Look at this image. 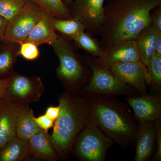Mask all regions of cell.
I'll use <instances>...</instances> for the list:
<instances>
[{
  "mask_svg": "<svg viewBox=\"0 0 161 161\" xmlns=\"http://www.w3.org/2000/svg\"><path fill=\"white\" fill-rule=\"evenodd\" d=\"M161 0H113L104 6L100 46L104 50L116 43L136 40L151 24L150 14Z\"/></svg>",
  "mask_w": 161,
  "mask_h": 161,
  "instance_id": "cell-1",
  "label": "cell"
},
{
  "mask_svg": "<svg viewBox=\"0 0 161 161\" xmlns=\"http://www.w3.org/2000/svg\"><path fill=\"white\" fill-rule=\"evenodd\" d=\"M89 100L92 120L115 144H135L139 123L128 103L115 96L84 95Z\"/></svg>",
  "mask_w": 161,
  "mask_h": 161,
  "instance_id": "cell-2",
  "label": "cell"
},
{
  "mask_svg": "<svg viewBox=\"0 0 161 161\" xmlns=\"http://www.w3.org/2000/svg\"><path fill=\"white\" fill-rule=\"evenodd\" d=\"M58 101L60 113L55 121L51 138L59 159L65 161L72 155L78 135L92 119L86 96L65 91Z\"/></svg>",
  "mask_w": 161,
  "mask_h": 161,
  "instance_id": "cell-3",
  "label": "cell"
},
{
  "mask_svg": "<svg viewBox=\"0 0 161 161\" xmlns=\"http://www.w3.org/2000/svg\"><path fill=\"white\" fill-rule=\"evenodd\" d=\"M70 40L69 38L59 36L51 46L59 59V65L56 70L57 78L65 91L79 94L88 82L91 71L82 62L76 50L77 47Z\"/></svg>",
  "mask_w": 161,
  "mask_h": 161,
  "instance_id": "cell-4",
  "label": "cell"
},
{
  "mask_svg": "<svg viewBox=\"0 0 161 161\" xmlns=\"http://www.w3.org/2000/svg\"><path fill=\"white\" fill-rule=\"evenodd\" d=\"M80 56L82 62L90 69L91 76L88 82L79 94L115 97L140 95L136 90L119 79L110 67L100 58L90 55Z\"/></svg>",
  "mask_w": 161,
  "mask_h": 161,
  "instance_id": "cell-5",
  "label": "cell"
},
{
  "mask_svg": "<svg viewBox=\"0 0 161 161\" xmlns=\"http://www.w3.org/2000/svg\"><path fill=\"white\" fill-rule=\"evenodd\" d=\"M114 144L92 120L78 135L72 155L81 161H105L108 150Z\"/></svg>",
  "mask_w": 161,
  "mask_h": 161,
  "instance_id": "cell-6",
  "label": "cell"
},
{
  "mask_svg": "<svg viewBox=\"0 0 161 161\" xmlns=\"http://www.w3.org/2000/svg\"><path fill=\"white\" fill-rule=\"evenodd\" d=\"M44 91L40 77H27L14 72L3 99L9 103L26 105L40 100Z\"/></svg>",
  "mask_w": 161,
  "mask_h": 161,
  "instance_id": "cell-7",
  "label": "cell"
},
{
  "mask_svg": "<svg viewBox=\"0 0 161 161\" xmlns=\"http://www.w3.org/2000/svg\"><path fill=\"white\" fill-rule=\"evenodd\" d=\"M45 10L30 0L8 21L3 41L20 43L25 42Z\"/></svg>",
  "mask_w": 161,
  "mask_h": 161,
  "instance_id": "cell-8",
  "label": "cell"
},
{
  "mask_svg": "<svg viewBox=\"0 0 161 161\" xmlns=\"http://www.w3.org/2000/svg\"><path fill=\"white\" fill-rule=\"evenodd\" d=\"M105 0H74L70 9L72 17L78 19L86 31L93 36H100L104 19Z\"/></svg>",
  "mask_w": 161,
  "mask_h": 161,
  "instance_id": "cell-9",
  "label": "cell"
},
{
  "mask_svg": "<svg viewBox=\"0 0 161 161\" xmlns=\"http://www.w3.org/2000/svg\"><path fill=\"white\" fill-rule=\"evenodd\" d=\"M110 68L119 79L136 90L140 95H147L150 77L147 66L141 60L115 64Z\"/></svg>",
  "mask_w": 161,
  "mask_h": 161,
  "instance_id": "cell-10",
  "label": "cell"
},
{
  "mask_svg": "<svg viewBox=\"0 0 161 161\" xmlns=\"http://www.w3.org/2000/svg\"><path fill=\"white\" fill-rule=\"evenodd\" d=\"M126 100L139 123L161 118V94L127 96Z\"/></svg>",
  "mask_w": 161,
  "mask_h": 161,
  "instance_id": "cell-11",
  "label": "cell"
},
{
  "mask_svg": "<svg viewBox=\"0 0 161 161\" xmlns=\"http://www.w3.org/2000/svg\"><path fill=\"white\" fill-rule=\"evenodd\" d=\"M103 51V57L100 59L110 67L118 64L141 60L136 40L116 43Z\"/></svg>",
  "mask_w": 161,
  "mask_h": 161,
  "instance_id": "cell-12",
  "label": "cell"
},
{
  "mask_svg": "<svg viewBox=\"0 0 161 161\" xmlns=\"http://www.w3.org/2000/svg\"><path fill=\"white\" fill-rule=\"evenodd\" d=\"M135 144L136 149L134 161H147L150 159L155 149L154 122L139 123Z\"/></svg>",
  "mask_w": 161,
  "mask_h": 161,
  "instance_id": "cell-13",
  "label": "cell"
},
{
  "mask_svg": "<svg viewBox=\"0 0 161 161\" xmlns=\"http://www.w3.org/2000/svg\"><path fill=\"white\" fill-rule=\"evenodd\" d=\"M25 106L4 101V105L0 110V149L11 139L17 136V121Z\"/></svg>",
  "mask_w": 161,
  "mask_h": 161,
  "instance_id": "cell-14",
  "label": "cell"
},
{
  "mask_svg": "<svg viewBox=\"0 0 161 161\" xmlns=\"http://www.w3.org/2000/svg\"><path fill=\"white\" fill-rule=\"evenodd\" d=\"M31 155L42 160L57 161L59 158L48 132L40 130L27 142Z\"/></svg>",
  "mask_w": 161,
  "mask_h": 161,
  "instance_id": "cell-15",
  "label": "cell"
},
{
  "mask_svg": "<svg viewBox=\"0 0 161 161\" xmlns=\"http://www.w3.org/2000/svg\"><path fill=\"white\" fill-rule=\"evenodd\" d=\"M54 17L44 12L43 16L36 24L27 37L26 41L36 45L48 44L51 45L59 37L53 25Z\"/></svg>",
  "mask_w": 161,
  "mask_h": 161,
  "instance_id": "cell-16",
  "label": "cell"
},
{
  "mask_svg": "<svg viewBox=\"0 0 161 161\" xmlns=\"http://www.w3.org/2000/svg\"><path fill=\"white\" fill-rule=\"evenodd\" d=\"M161 35V31L150 24L142 31L136 40L141 61L146 66L156 54V44Z\"/></svg>",
  "mask_w": 161,
  "mask_h": 161,
  "instance_id": "cell-17",
  "label": "cell"
},
{
  "mask_svg": "<svg viewBox=\"0 0 161 161\" xmlns=\"http://www.w3.org/2000/svg\"><path fill=\"white\" fill-rule=\"evenodd\" d=\"M19 44L2 41L0 42V78H8L14 73V64L19 55Z\"/></svg>",
  "mask_w": 161,
  "mask_h": 161,
  "instance_id": "cell-18",
  "label": "cell"
},
{
  "mask_svg": "<svg viewBox=\"0 0 161 161\" xmlns=\"http://www.w3.org/2000/svg\"><path fill=\"white\" fill-rule=\"evenodd\" d=\"M32 109L26 105L24 106L18 116L16 124V135L18 138L28 142L33 136L41 129L35 120Z\"/></svg>",
  "mask_w": 161,
  "mask_h": 161,
  "instance_id": "cell-19",
  "label": "cell"
},
{
  "mask_svg": "<svg viewBox=\"0 0 161 161\" xmlns=\"http://www.w3.org/2000/svg\"><path fill=\"white\" fill-rule=\"evenodd\" d=\"M31 155L28 142L14 137L0 149V161L25 160Z\"/></svg>",
  "mask_w": 161,
  "mask_h": 161,
  "instance_id": "cell-20",
  "label": "cell"
},
{
  "mask_svg": "<svg viewBox=\"0 0 161 161\" xmlns=\"http://www.w3.org/2000/svg\"><path fill=\"white\" fill-rule=\"evenodd\" d=\"M77 47L83 49L94 57L101 58L104 52L99 41L93 35L87 32H82L72 39Z\"/></svg>",
  "mask_w": 161,
  "mask_h": 161,
  "instance_id": "cell-21",
  "label": "cell"
},
{
  "mask_svg": "<svg viewBox=\"0 0 161 161\" xmlns=\"http://www.w3.org/2000/svg\"><path fill=\"white\" fill-rule=\"evenodd\" d=\"M53 25L55 31L60 32L64 36L71 39L86 31L85 26L83 23L75 18L59 19L54 17Z\"/></svg>",
  "mask_w": 161,
  "mask_h": 161,
  "instance_id": "cell-22",
  "label": "cell"
},
{
  "mask_svg": "<svg viewBox=\"0 0 161 161\" xmlns=\"http://www.w3.org/2000/svg\"><path fill=\"white\" fill-rule=\"evenodd\" d=\"M43 8L54 18L59 19L72 18L70 8L62 0H30Z\"/></svg>",
  "mask_w": 161,
  "mask_h": 161,
  "instance_id": "cell-23",
  "label": "cell"
},
{
  "mask_svg": "<svg viewBox=\"0 0 161 161\" xmlns=\"http://www.w3.org/2000/svg\"><path fill=\"white\" fill-rule=\"evenodd\" d=\"M147 67L150 75V86L157 92V94H161V56L155 54L147 64Z\"/></svg>",
  "mask_w": 161,
  "mask_h": 161,
  "instance_id": "cell-24",
  "label": "cell"
},
{
  "mask_svg": "<svg viewBox=\"0 0 161 161\" xmlns=\"http://www.w3.org/2000/svg\"><path fill=\"white\" fill-rule=\"evenodd\" d=\"M28 0H0V16L8 21L23 8Z\"/></svg>",
  "mask_w": 161,
  "mask_h": 161,
  "instance_id": "cell-25",
  "label": "cell"
},
{
  "mask_svg": "<svg viewBox=\"0 0 161 161\" xmlns=\"http://www.w3.org/2000/svg\"><path fill=\"white\" fill-rule=\"evenodd\" d=\"M18 55L25 60L33 61L39 58L40 52L37 45L31 42L25 41L20 43Z\"/></svg>",
  "mask_w": 161,
  "mask_h": 161,
  "instance_id": "cell-26",
  "label": "cell"
},
{
  "mask_svg": "<svg viewBox=\"0 0 161 161\" xmlns=\"http://www.w3.org/2000/svg\"><path fill=\"white\" fill-rule=\"evenodd\" d=\"M155 134V152L153 160L161 161V118L154 121Z\"/></svg>",
  "mask_w": 161,
  "mask_h": 161,
  "instance_id": "cell-27",
  "label": "cell"
},
{
  "mask_svg": "<svg viewBox=\"0 0 161 161\" xmlns=\"http://www.w3.org/2000/svg\"><path fill=\"white\" fill-rule=\"evenodd\" d=\"M35 120L38 126L46 132H48L49 129L53 128L55 122V121L52 120L45 114L38 117H35Z\"/></svg>",
  "mask_w": 161,
  "mask_h": 161,
  "instance_id": "cell-28",
  "label": "cell"
},
{
  "mask_svg": "<svg viewBox=\"0 0 161 161\" xmlns=\"http://www.w3.org/2000/svg\"><path fill=\"white\" fill-rule=\"evenodd\" d=\"M151 25L161 31V5L153 9L150 14Z\"/></svg>",
  "mask_w": 161,
  "mask_h": 161,
  "instance_id": "cell-29",
  "label": "cell"
},
{
  "mask_svg": "<svg viewBox=\"0 0 161 161\" xmlns=\"http://www.w3.org/2000/svg\"><path fill=\"white\" fill-rule=\"evenodd\" d=\"M60 110V108L59 105L58 106H51L47 108L45 114L52 120L55 121L59 116Z\"/></svg>",
  "mask_w": 161,
  "mask_h": 161,
  "instance_id": "cell-30",
  "label": "cell"
},
{
  "mask_svg": "<svg viewBox=\"0 0 161 161\" xmlns=\"http://www.w3.org/2000/svg\"><path fill=\"white\" fill-rule=\"evenodd\" d=\"M10 76L8 78H0V99H3L5 96V93L9 82Z\"/></svg>",
  "mask_w": 161,
  "mask_h": 161,
  "instance_id": "cell-31",
  "label": "cell"
},
{
  "mask_svg": "<svg viewBox=\"0 0 161 161\" xmlns=\"http://www.w3.org/2000/svg\"><path fill=\"white\" fill-rule=\"evenodd\" d=\"M8 23V20L0 16V42L4 40Z\"/></svg>",
  "mask_w": 161,
  "mask_h": 161,
  "instance_id": "cell-32",
  "label": "cell"
},
{
  "mask_svg": "<svg viewBox=\"0 0 161 161\" xmlns=\"http://www.w3.org/2000/svg\"><path fill=\"white\" fill-rule=\"evenodd\" d=\"M156 55L161 56V35L158 37L156 44Z\"/></svg>",
  "mask_w": 161,
  "mask_h": 161,
  "instance_id": "cell-33",
  "label": "cell"
},
{
  "mask_svg": "<svg viewBox=\"0 0 161 161\" xmlns=\"http://www.w3.org/2000/svg\"><path fill=\"white\" fill-rule=\"evenodd\" d=\"M62 1H63L64 3L69 7V6L72 5V3L74 2V0H62Z\"/></svg>",
  "mask_w": 161,
  "mask_h": 161,
  "instance_id": "cell-34",
  "label": "cell"
},
{
  "mask_svg": "<svg viewBox=\"0 0 161 161\" xmlns=\"http://www.w3.org/2000/svg\"><path fill=\"white\" fill-rule=\"evenodd\" d=\"M4 104V101L3 99H0V110L3 108Z\"/></svg>",
  "mask_w": 161,
  "mask_h": 161,
  "instance_id": "cell-35",
  "label": "cell"
},
{
  "mask_svg": "<svg viewBox=\"0 0 161 161\" xmlns=\"http://www.w3.org/2000/svg\"><path fill=\"white\" fill-rule=\"evenodd\" d=\"M107 1H108V2H110V1H113V0H107Z\"/></svg>",
  "mask_w": 161,
  "mask_h": 161,
  "instance_id": "cell-36",
  "label": "cell"
}]
</instances>
